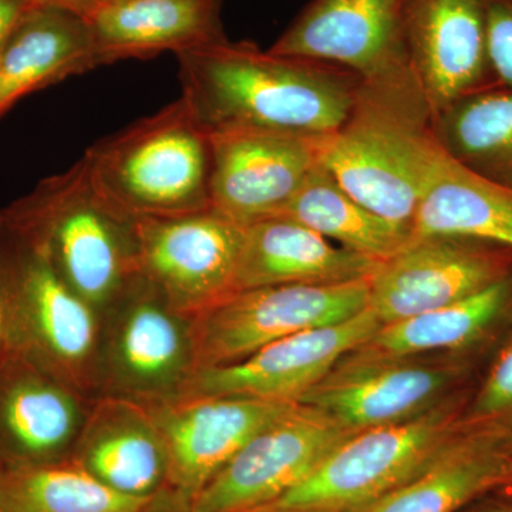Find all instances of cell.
<instances>
[{
  "label": "cell",
  "instance_id": "cell-14",
  "mask_svg": "<svg viewBox=\"0 0 512 512\" xmlns=\"http://www.w3.org/2000/svg\"><path fill=\"white\" fill-rule=\"evenodd\" d=\"M296 406L242 397H171L144 407L163 440L167 485L191 501L256 433Z\"/></svg>",
  "mask_w": 512,
  "mask_h": 512
},
{
  "label": "cell",
  "instance_id": "cell-37",
  "mask_svg": "<svg viewBox=\"0 0 512 512\" xmlns=\"http://www.w3.org/2000/svg\"><path fill=\"white\" fill-rule=\"evenodd\" d=\"M251 512H336V511H322V510H276V508H258V510Z\"/></svg>",
  "mask_w": 512,
  "mask_h": 512
},
{
  "label": "cell",
  "instance_id": "cell-38",
  "mask_svg": "<svg viewBox=\"0 0 512 512\" xmlns=\"http://www.w3.org/2000/svg\"><path fill=\"white\" fill-rule=\"evenodd\" d=\"M0 512H3L2 500H0Z\"/></svg>",
  "mask_w": 512,
  "mask_h": 512
},
{
  "label": "cell",
  "instance_id": "cell-26",
  "mask_svg": "<svg viewBox=\"0 0 512 512\" xmlns=\"http://www.w3.org/2000/svg\"><path fill=\"white\" fill-rule=\"evenodd\" d=\"M511 298L512 281L507 276L461 301L382 325L356 350L369 356L406 359L434 350L463 348L501 318Z\"/></svg>",
  "mask_w": 512,
  "mask_h": 512
},
{
  "label": "cell",
  "instance_id": "cell-2",
  "mask_svg": "<svg viewBox=\"0 0 512 512\" xmlns=\"http://www.w3.org/2000/svg\"><path fill=\"white\" fill-rule=\"evenodd\" d=\"M427 113L412 69L363 82L348 121L319 140V164L367 210L412 229L444 154Z\"/></svg>",
  "mask_w": 512,
  "mask_h": 512
},
{
  "label": "cell",
  "instance_id": "cell-8",
  "mask_svg": "<svg viewBox=\"0 0 512 512\" xmlns=\"http://www.w3.org/2000/svg\"><path fill=\"white\" fill-rule=\"evenodd\" d=\"M245 227L210 210L134 221L138 272L192 318L235 293Z\"/></svg>",
  "mask_w": 512,
  "mask_h": 512
},
{
  "label": "cell",
  "instance_id": "cell-30",
  "mask_svg": "<svg viewBox=\"0 0 512 512\" xmlns=\"http://www.w3.org/2000/svg\"><path fill=\"white\" fill-rule=\"evenodd\" d=\"M488 64L512 89V0H485Z\"/></svg>",
  "mask_w": 512,
  "mask_h": 512
},
{
  "label": "cell",
  "instance_id": "cell-9",
  "mask_svg": "<svg viewBox=\"0 0 512 512\" xmlns=\"http://www.w3.org/2000/svg\"><path fill=\"white\" fill-rule=\"evenodd\" d=\"M352 434L298 403L256 433L191 498L190 512H251L272 504Z\"/></svg>",
  "mask_w": 512,
  "mask_h": 512
},
{
  "label": "cell",
  "instance_id": "cell-28",
  "mask_svg": "<svg viewBox=\"0 0 512 512\" xmlns=\"http://www.w3.org/2000/svg\"><path fill=\"white\" fill-rule=\"evenodd\" d=\"M151 498L121 494L73 460L0 467L3 512H140Z\"/></svg>",
  "mask_w": 512,
  "mask_h": 512
},
{
  "label": "cell",
  "instance_id": "cell-1",
  "mask_svg": "<svg viewBox=\"0 0 512 512\" xmlns=\"http://www.w3.org/2000/svg\"><path fill=\"white\" fill-rule=\"evenodd\" d=\"M181 97L208 128L252 127L322 140L348 121L357 87L329 64L228 39L177 53Z\"/></svg>",
  "mask_w": 512,
  "mask_h": 512
},
{
  "label": "cell",
  "instance_id": "cell-6",
  "mask_svg": "<svg viewBox=\"0 0 512 512\" xmlns=\"http://www.w3.org/2000/svg\"><path fill=\"white\" fill-rule=\"evenodd\" d=\"M0 305L5 348L69 384L94 353V308L57 274L49 256L0 224Z\"/></svg>",
  "mask_w": 512,
  "mask_h": 512
},
{
  "label": "cell",
  "instance_id": "cell-23",
  "mask_svg": "<svg viewBox=\"0 0 512 512\" xmlns=\"http://www.w3.org/2000/svg\"><path fill=\"white\" fill-rule=\"evenodd\" d=\"M511 458L497 441L461 429L419 476L345 512H460L483 495L500 490Z\"/></svg>",
  "mask_w": 512,
  "mask_h": 512
},
{
  "label": "cell",
  "instance_id": "cell-16",
  "mask_svg": "<svg viewBox=\"0 0 512 512\" xmlns=\"http://www.w3.org/2000/svg\"><path fill=\"white\" fill-rule=\"evenodd\" d=\"M407 50L436 116L471 94L490 67L485 0H409Z\"/></svg>",
  "mask_w": 512,
  "mask_h": 512
},
{
  "label": "cell",
  "instance_id": "cell-15",
  "mask_svg": "<svg viewBox=\"0 0 512 512\" xmlns=\"http://www.w3.org/2000/svg\"><path fill=\"white\" fill-rule=\"evenodd\" d=\"M407 359L355 350L298 403L353 433L412 419L437 406L436 400L457 379L458 370Z\"/></svg>",
  "mask_w": 512,
  "mask_h": 512
},
{
  "label": "cell",
  "instance_id": "cell-13",
  "mask_svg": "<svg viewBox=\"0 0 512 512\" xmlns=\"http://www.w3.org/2000/svg\"><path fill=\"white\" fill-rule=\"evenodd\" d=\"M212 208L242 227L276 217L319 165V140L252 127L210 128Z\"/></svg>",
  "mask_w": 512,
  "mask_h": 512
},
{
  "label": "cell",
  "instance_id": "cell-24",
  "mask_svg": "<svg viewBox=\"0 0 512 512\" xmlns=\"http://www.w3.org/2000/svg\"><path fill=\"white\" fill-rule=\"evenodd\" d=\"M453 237L512 249V190L457 163L444 151L421 195L412 238Z\"/></svg>",
  "mask_w": 512,
  "mask_h": 512
},
{
  "label": "cell",
  "instance_id": "cell-20",
  "mask_svg": "<svg viewBox=\"0 0 512 512\" xmlns=\"http://www.w3.org/2000/svg\"><path fill=\"white\" fill-rule=\"evenodd\" d=\"M382 262L330 244L311 228L272 217L245 227L235 292L275 285H333L363 281Z\"/></svg>",
  "mask_w": 512,
  "mask_h": 512
},
{
  "label": "cell",
  "instance_id": "cell-36",
  "mask_svg": "<svg viewBox=\"0 0 512 512\" xmlns=\"http://www.w3.org/2000/svg\"><path fill=\"white\" fill-rule=\"evenodd\" d=\"M5 349V319H3L2 305H0V355Z\"/></svg>",
  "mask_w": 512,
  "mask_h": 512
},
{
  "label": "cell",
  "instance_id": "cell-31",
  "mask_svg": "<svg viewBox=\"0 0 512 512\" xmlns=\"http://www.w3.org/2000/svg\"><path fill=\"white\" fill-rule=\"evenodd\" d=\"M32 6L30 0H0V52Z\"/></svg>",
  "mask_w": 512,
  "mask_h": 512
},
{
  "label": "cell",
  "instance_id": "cell-25",
  "mask_svg": "<svg viewBox=\"0 0 512 512\" xmlns=\"http://www.w3.org/2000/svg\"><path fill=\"white\" fill-rule=\"evenodd\" d=\"M276 217L299 222L343 248L379 262L392 258L412 239V229L367 210L320 164Z\"/></svg>",
  "mask_w": 512,
  "mask_h": 512
},
{
  "label": "cell",
  "instance_id": "cell-33",
  "mask_svg": "<svg viewBox=\"0 0 512 512\" xmlns=\"http://www.w3.org/2000/svg\"><path fill=\"white\" fill-rule=\"evenodd\" d=\"M497 495L488 497V494L468 504L460 512H512V493L495 491Z\"/></svg>",
  "mask_w": 512,
  "mask_h": 512
},
{
  "label": "cell",
  "instance_id": "cell-10",
  "mask_svg": "<svg viewBox=\"0 0 512 512\" xmlns=\"http://www.w3.org/2000/svg\"><path fill=\"white\" fill-rule=\"evenodd\" d=\"M382 328L372 309L336 325L296 333L231 365L194 370L174 397H242L298 403L343 357Z\"/></svg>",
  "mask_w": 512,
  "mask_h": 512
},
{
  "label": "cell",
  "instance_id": "cell-17",
  "mask_svg": "<svg viewBox=\"0 0 512 512\" xmlns=\"http://www.w3.org/2000/svg\"><path fill=\"white\" fill-rule=\"evenodd\" d=\"M80 409L69 384L3 349L0 355V467L45 466L67 460Z\"/></svg>",
  "mask_w": 512,
  "mask_h": 512
},
{
  "label": "cell",
  "instance_id": "cell-7",
  "mask_svg": "<svg viewBox=\"0 0 512 512\" xmlns=\"http://www.w3.org/2000/svg\"><path fill=\"white\" fill-rule=\"evenodd\" d=\"M369 279L238 291L192 316L191 373L231 365L276 340L345 322L369 308Z\"/></svg>",
  "mask_w": 512,
  "mask_h": 512
},
{
  "label": "cell",
  "instance_id": "cell-32",
  "mask_svg": "<svg viewBox=\"0 0 512 512\" xmlns=\"http://www.w3.org/2000/svg\"><path fill=\"white\" fill-rule=\"evenodd\" d=\"M140 512H190V500L174 488L165 485Z\"/></svg>",
  "mask_w": 512,
  "mask_h": 512
},
{
  "label": "cell",
  "instance_id": "cell-4",
  "mask_svg": "<svg viewBox=\"0 0 512 512\" xmlns=\"http://www.w3.org/2000/svg\"><path fill=\"white\" fill-rule=\"evenodd\" d=\"M0 224L42 249L63 281L94 309L140 276L134 221L101 201L82 158L6 207Z\"/></svg>",
  "mask_w": 512,
  "mask_h": 512
},
{
  "label": "cell",
  "instance_id": "cell-3",
  "mask_svg": "<svg viewBox=\"0 0 512 512\" xmlns=\"http://www.w3.org/2000/svg\"><path fill=\"white\" fill-rule=\"evenodd\" d=\"M82 160L94 192L128 220L212 208L211 130L183 97L103 138Z\"/></svg>",
  "mask_w": 512,
  "mask_h": 512
},
{
  "label": "cell",
  "instance_id": "cell-35",
  "mask_svg": "<svg viewBox=\"0 0 512 512\" xmlns=\"http://www.w3.org/2000/svg\"><path fill=\"white\" fill-rule=\"evenodd\" d=\"M498 491H505V493H512V458L510 461V466H508L507 474H505L503 485H501V488Z\"/></svg>",
  "mask_w": 512,
  "mask_h": 512
},
{
  "label": "cell",
  "instance_id": "cell-19",
  "mask_svg": "<svg viewBox=\"0 0 512 512\" xmlns=\"http://www.w3.org/2000/svg\"><path fill=\"white\" fill-rule=\"evenodd\" d=\"M99 66L227 39L220 0H97L83 16Z\"/></svg>",
  "mask_w": 512,
  "mask_h": 512
},
{
  "label": "cell",
  "instance_id": "cell-18",
  "mask_svg": "<svg viewBox=\"0 0 512 512\" xmlns=\"http://www.w3.org/2000/svg\"><path fill=\"white\" fill-rule=\"evenodd\" d=\"M124 295L111 345V377L136 397L171 399L191 373L190 326L141 275Z\"/></svg>",
  "mask_w": 512,
  "mask_h": 512
},
{
  "label": "cell",
  "instance_id": "cell-29",
  "mask_svg": "<svg viewBox=\"0 0 512 512\" xmlns=\"http://www.w3.org/2000/svg\"><path fill=\"white\" fill-rule=\"evenodd\" d=\"M460 424L464 430L497 441L512 454V338L501 349Z\"/></svg>",
  "mask_w": 512,
  "mask_h": 512
},
{
  "label": "cell",
  "instance_id": "cell-5",
  "mask_svg": "<svg viewBox=\"0 0 512 512\" xmlns=\"http://www.w3.org/2000/svg\"><path fill=\"white\" fill-rule=\"evenodd\" d=\"M460 417L457 406L440 404L412 419L357 431L265 507L345 512L370 503L429 468L460 433Z\"/></svg>",
  "mask_w": 512,
  "mask_h": 512
},
{
  "label": "cell",
  "instance_id": "cell-11",
  "mask_svg": "<svg viewBox=\"0 0 512 512\" xmlns=\"http://www.w3.org/2000/svg\"><path fill=\"white\" fill-rule=\"evenodd\" d=\"M409 0H312L269 47L274 55L330 64L363 82L412 69Z\"/></svg>",
  "mask_w": 512,
  "mask_h": 512
},
{
  "label": "cell",
  "instance_id": "cell-22",
  "mask_svg": "<svg viewBox=\"0 0 512 512\" xmlns=\"http://www.w3.org/2000/svg\"><path fill=\"white\" fill-rule=\"evenodd\" d=\"M72 460L130 497L151 498L167 485L163 440L146 407L138 403L124 400L100 407Z\"/></svg>",
  "mask_w": 512,
  "mask_h": 512
},
{
  "label": "cell",
  "instance_id": "cell-34",
  "mask_svg": "<svg viewBox=\"0 0 512 512\" xmlns=\"http://www.w3.org/2000/svg\"><path fill=\"white\" fill-rule=\"evenodd\" d=\"M30 2L37 6H55V8L72 10L84 16L97 0H30Z\"/></svg>",
  "mask_w": 512,
  "mask_h": 512
},
{
  "label": "cell",
  "instance_id": "cell-12",
  "mask_svg": "<svg viewBox=\"0 0 512 512\" xmlns=\"http://www.w3.org/2000/svg\"><path fill=\"white\" fill-rule=\"evenodd\" d=\"M501 245L453 237L412 238L369 279V308L387 323L443 308L507 278Z\"/></svg>",
  "mask_w": 512,
  "mask_h": 512
},
{
  "label": "cell",
  "instance_id": "cell-21",
  "mask_svg": "<svg viewBox=\"0 0 512 512\" xmlns=\"http://www.w3.org/2000/svg\"><path fill=\"white\" fill-rule=\"evenodd\" d=\"M96 67L92 35L82 15L32 6L0 52V117L23 97Z\"/></svg>",
  "mask_w": 512,
  "mask_h": 512
},
{
  "label": "cell",
  "instance_id": "cell-27",
  "mask_svg": "<svg viewBox=\"0 0 512 512\" xmlns=\"http://www.w3.org/2000/svg\"><path fill=\"white\" fill-rule=\"evenodd\" d=\"M434 117L448 156L512 190V92L467 94Z\"/></svg>",
  "mask_w": 512,
  "mask_h": 512
}]
</instances>
